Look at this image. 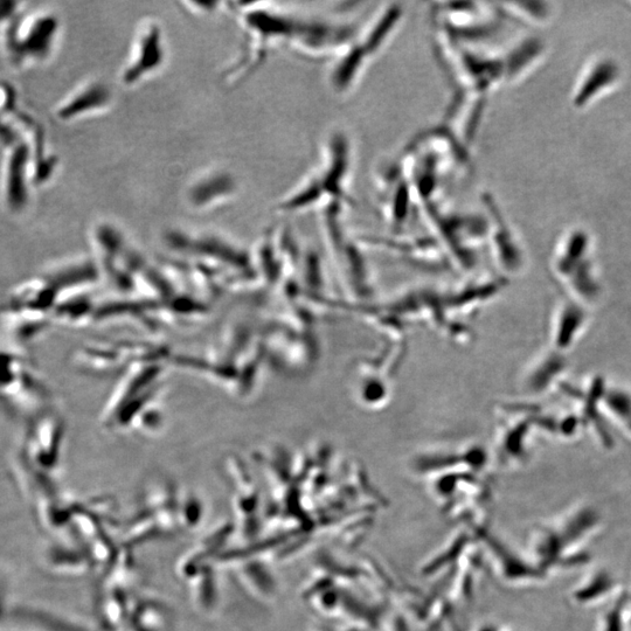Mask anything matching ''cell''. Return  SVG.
<instances>
[{"mask_svg": "<svg viewBox=\"0 0 631 631\" xmlns=\"http://www.w3.org/2000/svg\"><path fill=\"white\" fill-rule=\"evenodd\" d=\"M59 32L60 20L53 12L18 15L0 32V46L13 68L24 69L51 59Z\"/></svg>", "mask_w": 631, "mask_h": 631, "instance_id": "obj_1", "label": "cell"}, {"mask_svg": "<svg viewBox=\"0 0 631 631\" xmlns=\"http://www.w3.org/2000/svg\"><path fill=\"white\" fill-rule=\"evenodd\" d=\"M359 30L349 20L300 18L289 46L305 59L331 62L355 43Z\"/></svg>", "mask_w": 631, "mask_h": 631, "instance_id": "obj_2", "label": "cell"}, {"mask_svg": "<svg viewBox=\"0 0 631 631\" xmlns=\"http://www.w3.org/2000/svg\"><path fill=\"white\" fill-rule=\"evenodd\" d=\"M355 171V148L348 131L334 128L325 137L321 163L315 175L332 204L353 207L351 186Z\"/></svg>", "mask_w": 631, "mask_h": 631, "instance_id": "obj_3", "label": "cell"}, {"mask_svg": "<svg viewBox=\"0 0 631 631\" xmlns=\"http://www.w3.org/2000/svg\"><path fill=\"white\" fill-rule=\"evenodd\" d=\"M373 179L381 216L394 231L401 230L419 210L400 157L380 163Z\"/></svg>", "mask_w": 631, "mask_h": 631, "instance_id": "obj_4", "label": "cell"}, {"mask_svg": "<svg viewBox=\"0 0 631 631\" xmlns=\"http://www.w3.org/2000/svg\"><path fill=\"white\" fill-rule=\"evenodd\" d=\"M488 99L487 96L455 89L442 120L471 152L474 151L478 136L481 134Z\"/></svg>", "mask_w": 631, "mask_h": 631, "instance_id": "obj_5", "label": "cell"}, {"mask_svg": "<svg viewBox=\"0 0 631 631\" xmlns=\"http://www.w3.org/2000/svg\"><path fill=\"white\" fill-rule=\"evenodd\" d=\"M165 57L161 26L154 20L144 23L138 32L133 55L122 73L124 86H136L151 74L158 72L164 65Z\"/></svg>", "mask_w": 631, "mask_h": 631, "instance_id": "obj_6", "label": "cell"}, {"mask_svg": "<svg viewBox=\"0 0 631 631\" xmlns=\"http://www.w3.org/2000/svg\"><path fill=\"white\" fill-rule=\"evenodd\" d=\"M31 150L26 143L13 145L4 158L0 193L4 205L12 213L22 212L29 201Z\"/></svg>", "mask_w": 631, "mask_h": 631, "instance_id": "obj_7", "label": "cell"}, {"mask_svg": "<svg viewBox=\"0 0 631 631\" xmlns=\"http://www.w3.org/2000/svg\"><path fill=\"white\" fill-rule=\"evenodd\" d=\"M406 18L405 6L401 3H385L373 13L367 22L360 26L357 43L372 61L379 58L399 30Z\"/></svg>", "mask_w": 631, "mask_h": 631, "instance_id": "obj_8", "label": "cell"}, {"mask_svg": "<svg viewBox=\"0 0 631 631\" xmlns=\"http://www.w3.org/2000/svg\"><path fill=\"white\" fill-rule=\"evenodd\" d=\"M372 60L355 41L348 50L330 62L328 86L332 95L345 99L362 83Z\"/></svg>", "mask_w": 631, "mask_h": 631, "instance_id": "obj_9", "label": "cell"}, {"mask_svg": "<svg viewBox=\"0 0 631 631\" xmlns=\"http://www.w3.org/2000/svg\"><path fill=\"white\" fill-rule=\"evenodd\" d=\"M113 102L112 90L102 81H88L73 90L55 108V116L62 122H73L107 110Z\"/></svg>", "mask_w": 631, "mask_h": 631, "instance_id": "obj_10", "label": "cell"}, {"mask_svg": "<svg viewBox=\"0 0 631 631\" xmlns=\"http://www.w3.org/2000/svg\"><path fill=\"white\" fill-rule=\"evenodd\" d=\"M238 186L230 173L225 171L207 172L200 176L187 191V200L198 210H208L230 200Z\"/></svg>", "mask_w": 631, "mask_h": 631, "instance_id": "obj_11", "label": "cell"}, {"mask_svg": "<svg viewBox=\"0 0 631 631\" xmlns=\"http://www.w3.org/2000/svg\"><path fill=\"white\" fill-rule=\"evenodd\" d=\"M36 378L30 367L16 355L0 352V394L16 397L36 390Z\"/></svg>", "mask_w": 631, "mask_h": 631, "instance_id": "obj_12", "label": "cell"}, {"mask_svg": "<svg viewBox=\"0 0 631 631\" xmlns=\"http://www.w3.org/2000/svg\"><path fill=\"white\" fill-rule=\"evenodd\" d=\"M540 46L535 39H526L502 53L505 68V83L516 81L523 75L540 53Z\"/></svg>", "mask_w": 631, "mask_h": 631, "instance_id": "obj_13", "label": "cell"}, {"mask_svg": "<svg viewBox=\"0 0 631 631\" xmlns=\"http://www.w3.org/2000/svg\"><path fill=\"white\" fill-rule=\"evenodd\" d=\"M610 585H612V581H610L606 575H601V577L596 579L593 584L589 585L584 592L579 593L578 596L580 600L591 599L592 596H596L607 591V588H609Z\"/></svg>", "mask_w": 631, "mask_h": 631, "instance_id": "obj_14", "label": "cell"}, {"mask_svg": "<svg viewBox=\"0 0 631 631\" xmlns=\"http://www.w3.org/2000/svg\"><path fill=\"white\" fill-rule=\"evenodd\" d=\"M593 523V515H581L574 522L568 526L566 538L575 539L581 535V531H584Z\"/></svg>", "mask_w": 631, "mask_h": 631, "instance_id": "obj_15", "label": "cell"}, {"mask_svg": "<svg viewBox=\"0 0 631 631\" xmlns=\"http://www.w3.org/2000/svg\"><path fill=\"white\" fill-rule=\"evenodd\" d=\"M22 4L13 2H0V32L13 18L19 15L18 6Z\"/></svg>", "mask_w": 631, "mask_h": 631, "instance_id": "obj_16", "label": "cell"}, {"mask_svg": "<svg viewBox=\"0 0 631 631\" xmlns=\"http://www.w3.org/2000/svg\"><path fill=\"white\" fill-rule=\"evenodd\" d=\"M608 631H621V621L619 612H614L609 616Z\"/></svg>", "mask_w": 631, "mask_h": 631, "instance_id": "obj_17", "label": "cell"}, {"mask_svg": "<svg viewBox=\"0 0 631 631\" xmlns=\"http://www.w3.org/2000/svg\"><path fill=\"white\" fill-rule=\"evenodd\" d=\"M0 82H2V81H0Z\"/></svg>", "mask_w": 631, "mask_h": 631, "instance_id": "obj_18", "label": "cell"}]
</instances>
